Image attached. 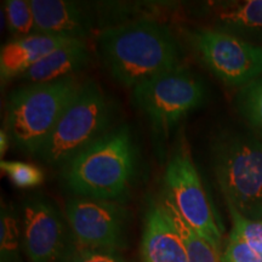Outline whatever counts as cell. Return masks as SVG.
Instances as JSON below:
<instances>
[{"instance_id":"8","label":"cell","mask_w":262,"mask_h":262,"mask_svg":"<svg viewBox=\"0 0 262 262\" xmlns=\"http://www.w3.org/2000/svg\"><path fill=\"white\" fill-rule=\"evenodd\" d=\"M18 210L24 253L29 262H67L77 253L66 214L50 198L26 196Z\"/></svg>"},{"instance_id":"12","label":"cell","mask_w":262,"mask_h":262,"mask_svg":"<svg viewBox=\"0 0 262 262\" xmlns=\"http://www.w3.org/2000/svg\"><path fill=\"white\" fill-rule=\"evenodd\" d=\"M141 254L143 262H188L185 245L163 201L150 203L146 212Z\"/></svg>"},{"instance_id":"21","label":"cell","mask_w":262,"mask_h":262,"mask_svg":"<svg viewBox=\"0 0 262 262\" xmlns=\"http://www.w3.org/2000/svg\"><path fill=\"white\" fill-rule=\"evenodd\" d=\"M221 262H262V245L248 243L229 233Z\"/></svg>"},{"instance_id":"15","label":"cell","mask_w":262,"mask_h":262,"mask_svg":"<svg viewBox=\"0 0 262 262\" xmlns=\"http://www.w3.org/2000/svg\"><path fill=\"white\" fill-rule=\"evenodd\" d=\"M164 206L169 212L170 217L179 231L183 245H185L186 255L188 262H221L220 248L215 247L210 242L202 237L198 232H195L185 219L180 215L176 208L171 204L168 198L163 199Z\"/></svg>"},{"instance_id":"17","label":"cell","mask_w":262,"mask_h":262,"mask_svg":"<svg viewBox=\"0 0 262 262\" xmlns=\"http://www.w3.org/2000/svg\"><path fill=\"white\" fill-rule=\"evenodd\" d=\"M21 217L19 210L2 203L0 210V262H24L22 258ZM25 254V253H24Z\"/></svg>"},{"instance_id":"1","label":"cell","mask_w":262,"mask_h":262,"mask_svg":"<svg viewBox=\"0 0 262 262\" xmlns=\"http://www.w3.org/2000/svg\"><path fill=\"white\" fill-rule=\"evenodd\" d=\"M98 56L108 73L125 88L182 64V50L171 29L152 18L112 25L98 33Z\"/></svg>"},{"instance_id":"7","label":"cell","mask_w":262,"mask_h":262,"mask_svg":"<svg viewBox=\"0 0 262 262\" xmlns=\"http://www.w3.org/2000/svg\"><path fill=\"white\" fill-rule=\"evenodd\" d=\"M168 198L185 221L202 237L220 248L222 231L214 208L185 140L173 148L164 172Z\"/></svg>"},{"instance_id":"14","label":"cell","mask_w":262,"mask_h":262,"mask_svg":"<svg viewBox=\"0 0 262 262\" xmlns=\"http://www.w3.org/2000/svg\"><path fill=\"white\" fill-rule=\"evenodd\" d=\"M91 56L85 41L74 40L55 49L19 77L28 84L48 83L77 77L90 64Z\"/></svg>"},{"instance_id":"4","label":"cell","mask_w":262,"mask_h":262,"mask_svg":"<svg viewBox=\"0 0 262 262\" xmlns=\"http://www.w3.org/2000/svg\"><path fill=\"white\" fill-rule=\"evenodd\" d=\"M84 81L77 77L22 85L6 100V131L22 152L37 156Z\"/></svg>"},{"instance_id":"23","label":"cell","mask_w":262,"mask_h":262,"mask_svg":"<svg viewBox=\"0 0 262 262\" xmlns=\"http://www.w3.org/2000/svg\"><path fill=\"white\" fill-rule=\"evenodd\" d=\"M67 262H126L120 251L106 249H84L75 253Z\"/></svg>"},{"instance_id":"19","label":"cell","mask_w":262,"mask_h":262,"mask_svg":"<svg viewBox=\"0 0 262 262\" xmlns=\"http://www.w3.org/2000/svg\"><path fill=\"white\" fill-rule=\"evenodd\" d=\"M235 106L239 114L262 139V77L239 89Z\"/></svg>"},{"instance_id":"18","label":"cell","mask_w":262,"mask_h":262,"mask_svg":"<svg viewBox=\"0 0 262 262\" xmlns=\"http://www.w3.org/2000/svg\"><path fill=\"white\" fill-rule=\"evenodd\" d=\"M9 32L14 39L39 34L29 0H6L3 2Z\"/></svg>"},{"instance_id":"22","label":"cell","mask_w":262,"mask_h":262,"mask_svg":"<svg viewBox=\"0 0 262 262\" xmlns=\"http://www.w3.org/2000/svg\"><path fill=\"white\" fill-rule=\"evenodd\" d=\"M228 210L232 217L231 234L248 243L262 245V220H248L229 206Z\"/></svg>"},{"instance_id":"20","label":"cell","mask_w":262,"mask_h":262,"mask_svg":"<svg viewBox=\"0 0 262 262\" xmlns=\"http://www.w3.org/2000/svg\"><path fill=\"white\" fill-rule=\"evenodd\" d=\"M0 168L17 187H37L44 182L45 176L42 170L32 164L17 160H2Z\"/></svg>"},{"instance_id":"3","label":"cell","mask_w":262,"mask_h":262,"mask_svg":"<svg viewBox=\"0 0 262 262\" xmlns=\"http://www.w3.org/2000/svg\"><path fill=\"white\" fill-rule=\"evenodd\" d=\"M117 117L116 101L96 81L85 80L35 157L62 168L117 127Z\"/></svg>"},{"instance_id":"9","label":"cell","mask_w":262,"mask_h":262,"mask_svg":"<svg viewBox=\"0 0 262 262\" xmlns=\"http://www.w3.org/2000/svg\"><path fill=\"white\" fill-rule=\"evenodd\" d=\"M187 35L205 67L229 86L241 89L262 77V47L216 28H198Z\"/></svg>"},{"instance_id":"24","label":"cell","mask_w":262,"mask_h":262,"mask_svg":"<svg viewBox=\"0 0 262 262\" xmlns=\"http://www.w3.org/2000/svg\"><path fill=\"white\" fill-rule=\"evenodd\" d=\"M9 142H10V135L8 134V131L2 129L0 130V155H2V160L3 157L6 153L9 147Z\"/></svg>"},{"instance_id":"6","label":"cell","mask_w":262,"mask_h":262,"mask_svg":"<svg viewBox=\"0 0 262 262\" xmlns=\"http://www.w3.org/2000/svg\"><path fill=\"white\" fill-rule=\"evenodd\" d=\"M131 90L134 104L159 134L178 125L204 103L206 96L204 83L185 64L162 72Z\"/></svg>"},{"instance_id":"5","label":"cell","mask_w":262,"mask_h":262,"mask_svg":"<svg viewBox=\"0 0 262 262\" xmlns=\"http://www.w3.org/2000/svg\"><path fill=\"white\" fill-rule=\"evenodd\" d=\"M211 165L227 206L248 220H262V141L242 133L216 137Z\"/></svg>"},{"instance_id":"16","label":"cell","mask_w":262,"mask_h":262,"mask_svg":"<svg viewBox=\"0 0 262 262\" xmlns=\"http://www.w3.org/2000/svg\"><path fill=\"white\" fill-rule=\"evenodd\" d=\"M220 31H257L262 29V0H248L222 6L215 12Z\"/></svg>"},{"instance_id":"11","label":"cell","mask_w":262,"mask_h":262,"mask_svg":"<svg viewBox=\"0 0 262 262\" xmlns=\"http://www.w3.org/2000/svg\"><path fill=\"white\" fill-rule=\"evenodd\" d=\"M39 34L85 41L96 27L93 6L72 0H29Z\"/></svg>"},{"instance_id":"2","label":"cell","mask_w":262,"mask_h":262,"mask_svg":"<svg viewBox=\"0 0 262 262\" xmlns=\"http://www.w3.org/2000/svg\"><path fill=\"white\" fill-rule=\"evenodd\" d=\"M137 149L129 125L120 124L62 166L61 180L75 196L120 202L130 192Z\"/></svg>"},{"instance_id":"10","label":"cell","mask_w":262,"mask_h":262,"mask_svg":"<svg viewBox=\"0 0 262 262\" xmlns=\"http://www.w3.org/2000/svg\"><path fill=\"white\" fill-rule=\"evenodd\" d=\"M64 214L79 250L126 248L129 211L120 202L73 196L66 202Z\"/></svg>"},{"instance_id":"13","label":"cell","mask_w":262,"mask_h":262,"mask_svg":"<svg viewBox=\"0 0 262 262\" xmlns=\"http://www.w3.org/2000/svg\"><path fill=\"white\" fill-rule=\"evenodd\" d=\"M74 41V39L34 34L29 37L12 39L0 50V77L2 81L19 78L41 58L55 49Z\"/></svg>"}]
</instances>
